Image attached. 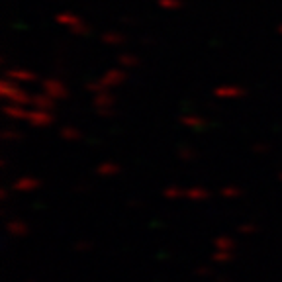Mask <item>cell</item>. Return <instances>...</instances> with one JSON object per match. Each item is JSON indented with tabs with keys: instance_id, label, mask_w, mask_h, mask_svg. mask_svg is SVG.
I'll return each mask as SVG.
<instances>
[{
	"instance_id": "1",
	"label": "cell",
	"mask_w": 282,
	"mask_h": 282,
	"mask_svg": "<svg viewBox=\"0 0 282 282\" xmlns=\"http://www.w3.org/2000/svg\"><path fill=\"white\" fill-rule=\"evenodd\" d=\"M2 94H4V98H8V100H12V102H16L18 106H20V104H30V102L33 100V98H30L26 92H24L22 88L14 87L10 78H4V83H2Z\"/></svg>"
},
{
	"instance_id": "2",
	"label": "cell",
	"mask_w": 282,
	"mask_h": 282,
	"mask_svg": "<svg viewBox=\"0 0 282 282\" xmlns=\"http://www.w3.org/2000/svg\"><path fill=\"white\" fill-rule=\"evenodd\" d=\"M44 90L47 92V96H51V98H65L67 96V88L63 87V83L57 80V78H47L44 83Z\"/></svg>"
},
{
	"instance_id": "3",
	"label": "cell",
	"mask_w": 282,
	"mask_h": 282,
	"mask_svg": "<svg viewBox=\"0 0 282 282\" xmlns=\"http://www.w3.org/2000/svg\"><path fill=\"white\" fill-rule=\"evenodd\" d=\"M126 80V73L124 71H119V69H110L108 73H104L102 76V85L104 87H116V85H122Z\"/></svg>"
},
{
	"instance_id": "4",
	"label": "cell",
	"mask_w": 282,
	"mask_h": 282,
	"mask_svg": "<svg viewBox=\"0 0 282 282\" xmlns=\"http://www.w3.org/2000/svg\"><path fill=\"white\" fill-rule=\"evenodd\" d=\"M55 20H57V24H61V26H69L71 30H75L80 24H85L76 14H71V12H59Z\"/></svg>"
},
{
	"instance_id": "5",
	"label": "cell",
	"mask_w": 282,
	"mask_h": 282,
	"mask_svg": "<svg viewBox=\"0 0 282 282\" xmlns=\"http://www.w3.org/2000/svg\"><path fill=\"white\" fill-rule=\"evenodd\" d=\"M6 78H10V80H26V83H33L35 80V75H33L32 71H26V69H20V67H16V69H8L6 71Z\"/></svg>"
},
{
	"instance_id": "6",
	"label": "cell",
	"mask_w": 282,
	"mask_h": 282,
	"mask_svg": "<svg viewBox=\"0 0 282 282\" xmlns=\"http://www.w3.org/2000/svg\"><path fill=\"white\" fill-rule=\"evenodd\" d=\"M28 119L32 122V124H37V126H47V124H51V116L45 112V110H35L32 114H28Z\"/></svg>"
},
{
	"instance_id": "7",
	"label": "cell",
	"mask_w": 282,
	"mask_h": 282,
	"mask_svg": "<svg viewBox=\"0 0 282 282\" xmlns=\"http://www.w3.org/2000/svg\"><path fill=\"white\" fill-rule=\"evenodd\" d=\"M216 94L221 98H237V96H243L245 90L239 87H219L216 88Z\"/></svg>"
},
{
	"instance_id": "8",
	"label": "cell",
	"mask_w": 282,
	"mask_h": 282,
	"mask_svg": "<svg viewBox=\"0 0 282 282\" xmlns=\"http://www.w3.org/2000/svg\"><path fill=\"white\" fill-rule=\"evenodd\" d=\"M32 104L37 110H51L53 108V98L47 96V94H39L32 100Z\"/></svg>"
},
{
	"instance_id": "9",
	"label": "cell",
	"mask_w": 282,
	"mask_h": 282,
	"mask_svg": "<svg viewBox=\"0 0 282 282\" xmlns=\"http://www.w3.org/2000/svg\"><path fill=\"white\" fill-rule=\"evenodd\" d=\"M102 42H104V44L114 45V47H116V45H122V44H124V42H126V37H124V35H122L119 32H106L104 35H102Z\"/></svg>"
},
{
	"instance_id": "10",
	"label": "cell",
	"mask_w": 282,
	"mask_h": 282,
	"mask_svg": "<svg viewBox=\"0 0 282 282\" xmlns=\"http://www.w3.org/2000/svg\"><path fill=\"white\" fill-rule=\"evenodd\" d=\"M157 4L163 10H178V8H183V0H157Z\"/></svg>"
},
{
	"instance_id": "11",
	"label": "cell",
	"mask_w": 282,
	"mask_h": 282,
	"mask_svg": "<svg viewBox=\"0 0 282 282\" xmlns=\"http://www.w3.org/2000/svg\"><path fill=\"white\" fill-rule=\"evenodd\" d=\"M118 61H119V65H122V67H135L137 63H139V59H137L135 55H131V53L119 55Z\"/></svg>"
},
{
	"instance_id": "12",
	"label": "cell",
	"mask_w": 282,
	"mask_h": 282,
	"mask_svg": "<svg viewBox=\"0 0 282 282\" xmlns=\"http://www.w3.org/2000/svg\"><path fill=\"white\" fill-rule=\"evenodd\" d=\"M39 185V180H35V178H30V176H28V178H22V180H20V183H16V188H18V190H33V186H37Z\"/></svg>"
},
{
	"instance_id": "13",
	"label": "cell",
	"mask_w": 282,
	"mask_h": 282,
	"mask_svg": "<svg viewBox=\"0 0 282 282\" xmlns=\"http://www.w3.org/2000/svg\"><path fill=\"white\" fill-rule=\"evenodd\" d=\"M6 114L12 116V118H28V112H24L20 106H8V108H6Z\"/></svg>"
},
{
	"instance_id": "14",
	"label": "cell",
	"mask_w": 282,
	"mask_h": 282,
	"mask_svg": "<svg viewBox=\"0 0 282 282\" xmlns=\"http://www.w3.org/2000/svg\"><path fill=\"white\" fill-rule=\"evenodd\" d=\"M98 171H100V174H116V173H118V167H116V165H112V163H110V165H102Z\"/></svg>"
},
{
	"instance_id": "15",
	"label": "cell",
	"mask_w": 282,
	"mask_h": 282,
	"mask_svg": "<svg viewBox=\"0 0 282 282\" xmlns=\"http://www.w3.org/2000/svg\"><path fill=\"white\" fill-rule=\"evenodd\" d=\"M190 198H206V192H204V190H196V192H190Z\"/></svg>"
},
{
	"instance_id": "16",
	"label": "cell",
	"mask_w": 282,
	"mask_h": 282,
	"mask_svg": "<svg viewBox=\"0 0 282 282\" xmlns=\"http://www.w3.org/2000/svg\"><path fill=\"white\" fill-rule=\"evenodd\" d=\"M61 135H67V137H69V135H71V137H78L80 133H76V131H73V130H71V128H69V130L61 131Z\"/></svg>"
},
{
	"instance_id": "17",
	"label": "cell",
	"mask_w": 282,
	"mask_h": 282,
	"mask_svg": "<svg viewBox=\"0 0 282 282\" xmlns=\"http://www.w3.org/2000/svg\"><path fill=\"white\" fill-rule=\"evenodd\" d=\"M278 32H280V33H282V24H280V26H278Z\"/></svg>"
}]
</instances>
